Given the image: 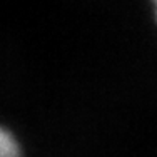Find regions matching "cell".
I'll list each match as a JSON object with an SVG mask.
<instances>
[{"label": "cell", "mask_w": 157, "mask_h": 157, "mask_svg": "<svg viewBox=\"0 0 157 157\" xmlns=\"http://www.w3.org/2000/svg\"><path fill=\"white\" fill-rule=\"evenodd\" d=\"M0 157H20L15 139L0 127Z\"/></svg>", "instance_id": "obj_1"}, {"label": "cell", "mask_w": 157, "mask_h": 157, "mask_svg": "<svg viewBox=\"0 0 157 157\" xmlns=\"http://www.w3.org/2000/svg\"><path fill=\"white\" fill-rule=\"evenodd\" d=\"M151 3H152V9H154V17L157 22V0H151Z\"/></svg>", "instance_id": "obj_2"}]
</instances>
